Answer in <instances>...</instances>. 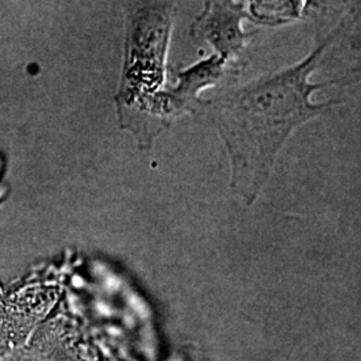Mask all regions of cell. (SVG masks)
Segmentation results:
<instances>
[{"label": "cell", "mask_w": 361, "mask_h": 361, "mask_svg": "<svg viewBox=\"0 0 361 361\" xmlns=\"http://www.w3.org/2000/svg\"><path fill=\"white\" fill-rule=\"evenodd\" d=\"M332 40L328 35L296 63L204 102L231 157L233 188L249 201L268 180L292 133L332 106L312 101L314 91L326 86L312 82V75Z\"/></svg>", "instance_id": "obj_1"}, {"label": "cell", "mask_w": 361, "mask_h": 361, "mask_svg": "<svg viewBox=\"0 0 361 361\" xmlns=\"http://www.w3.org/2000/svg\"><path fill=\"white\" fill-rule=\"evenodd\" d=\"M244 11L231 0H213L200 20L198 30L224 58L241 50L245 34L241 30Z\"/></svg>", "instance_id": "obj_2"}, {"label": "cell", "mask_w": 361, "mask_h": 361, "mask_svg": "<svg viewBox=\"0 0 361 361\" xmlns=\"http://www.w3.org/2000/svg\"><path fill=\"white\" fill-rule=\"evenodd\" d=\"M310 0H256L253 13L264 25L283 26L298 20Z\"/></svg>", "instance_id": "obj_3"}]
</instances>
